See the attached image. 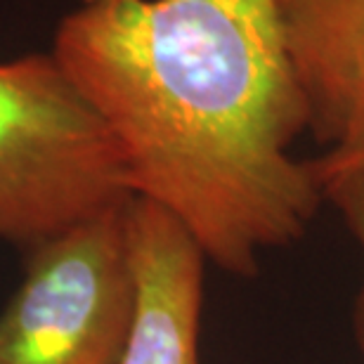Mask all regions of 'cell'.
I'll list each match as a JSON object with an SVG mask.
<instances>
[{"label": "cell", "mask_w": 364, "mask_h": 364, "mask_svg": "<svg viewBox=\"0 0 364 364\" xmlns=\"http://www.w3.org/2000/svg\"><path fill=\"white\" fill-rule=\"evenodd\" d=\"M324 187V199L338 210L348 232L358 244L362 258V282L355 296L353 308V333L355 346L364 364V171H341L317 176Z\"/></svg>", "instance_id": "8992f818"}, {"label": "cell", "mask_w": 364, "mask_h": 364, "mask_svg": "<svg viewBox=\"0 0 364 364\" xmlns=\"http://www.w3.org/2000/svg\"><path fill=\"white\" fill-rule=\"evenodd\" d=\"M53 55L105 121L133 196L256 277L308 235L324 187L294 147L310 107L282 0H81Z\"/></svg>", "instance_id": "6da1fadb"}, {"label": "cell", "mask_w": 364, "mask_h": 364, "mask_svg": "<svg viewBox=\"0 0 364 364\" xmlns=\"http://www.w3.org/2000/svg\"><path fill=\"white\" fill-rule=\"evenodd\" d=\"M291 53L326 151L317 176L364 171V0H282Z\"/></svg>", "instance_id": "5b68a950"}, {"label": "cell", "mask_w": 364, "mask_h": 364, "mask_svg": "<svg viewBox=\"0 0 364 364\" xmlns=\"http://www.w3.org/2000/svg\"><path fill=\"white\" fill-rule=\"evenodd\" d=\"M130 199L112 133L57 57L0 62V239L36 249Z\"/></svg>", "instance_id": "7a4b0ae2"}, {"label": "cell", "mask_w": 364, "mask_h": 364, "mask_svg": "<svg viewBox=\"0 0 364 364\" xmlns=\"http://www.w3.org/2000/svg\"><path fill=\"white\" fill-rule=\"evenodd\" d=\"M135 315L119 364H199L206 253L168 210L140 196L126 206Z\"/></svg>", "instance_id": "277c9868"}, {"label": "cell", "mask_w": 364, "mask_h": 364, "mask_svg": "<svg viewBox=\"0 0 364 364\" xmlns=\"http://www.w3.org/2000/svg\"><path fill=\"white\" fill-rule=\"evenodd\" d=\"M126 206L36 246L0 315V364H119L135 315Z\"/></svg>", "instance_id": "3957f363"}]
</instances>
